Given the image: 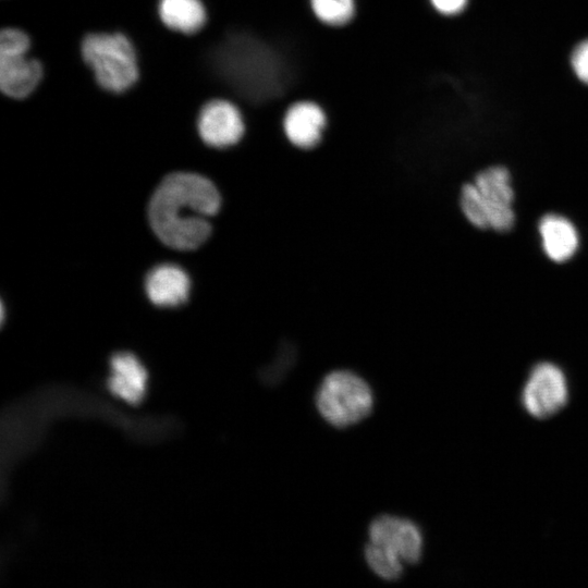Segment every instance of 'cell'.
Returning a JSON list of instances; mask_svg holds the SVG:
<instances>
[{"label":"cell","mask_w":588,"mask_h":588,"mask_svg":"<svg viewBox=\"0 0 588 588\" xmlns=\"http://www.w3.org/2000/svg\"><path fill=\"white\" fill-rule=\"evenodd\" d=\"M209 63L234 99L252 111L283 113L295 100V71L289 53L255 26L228 32L210 51Z\"/></svg>","instance_id":"6da1fadb"},{"label":"cell","mask_w":588,"mask_h":588,"mask_svg":"<svg viewBox=\"0 0 588 588\" xmlns=\"http://www.w3.org/2000/svg\"><path fill=\"white\" fill-rule=\"evenodd\" d=\"M221 206L216 185L189 172L166 176L151 196L148 218L151 229L166 245L181 250L203 245L211 233L209 217Z\"/></svg>","instance_id":"7a4b0ae2"},{"label":"cell","mask_w":588,"mask_h":588,"mask_svg":"<svg viewBox=\"0 0 588 588\" xmlns=\"http://www.w3.org/2000/svg\"><path fill=\"white\" fill-rule=\"evenodd\" d=\"M514 191L511 175L501 166L479 172L461 192V208L465 218L478 229L504 232L515 222Z\"/></svg>","instance_id":"3957f363"},{"label":"cell","mask_w":588,"mask_h":588,"mask_svg":"<svg viewBox=\"0 0 588 588\" xmlns=\"http://www.w3.org/2000/svg\"><path fill=\"white\" fill-rule=\"evenodd\" d=\"M318 413L334 428L343 429L367 418L375 405L370 385L350 370L328 373L315 394Z\"/></svg>","instance_id":"277c9868"},{"label":"cell","mask_w":588,"mask_h":588,"mask_svg":"<svg viewBox=\"0 0 588 588\" xmlns=\"http://www.w3.org/2000/svg\"><path fill=\"white\" fill-rule=\"evenodd\" d=\"M82 57L106 90L123 93L138 78L135 50L122 34L94 33L82 41Z\"/></svg>","instance_id":"5b68a950"},{"label":"cell","mask_w":588,"mask_h":588,"mask_svg":"<svg viewBox=\"0 0 588 588\" xmlns=\"http://www.w3.org/2000/svg\"><path fill=\"white\" fill-rule=\"evenodd\" d=\"M197 128L205 144L218 149L237 145L246 134L247 118L234 100L216 98L200 109Z\"/></svg>","instance_id":"8992f818"},{"label":"cell","mask_w":588,"mask_h":588,"mask_svg":"<svg viewBox=\"0 0 588 588\" xmlns=\"http://www.w3.org/2000/svg\"><path fill=\"white\" fill-rule=\"evenodd\" d=\"M567 399V380L561 368L543 362L531 369L522 393L523 405L531 416L551 417L565 406Z\"/></svg>","instance_id":"52a82bcc"},{"label":"cell","mask_w":588,"mask_h":588,"mask_svg":"<svg viewBox=\"0 0 588 588\" xmlns=\"http://www.w3.org/2000/svg\"><path fill=\"white\" fill-rule=\"evenodd\" d=\"M329 126L326 109L316 100L302 98L292 101L283 112L281 128L289 145L301 151L321 146Z\"/></svg>","instance_id":"ba28073f"},{"label":"cell","mask_w":588,"mask_h":588,"mask_svg":"<svg viewBox=\"0 0 588 588\" xmlns=\"http://www.w3.org/2000/svg\"><path fill=\"white\" fill-rule=\"evenodd\" d=\"M369 541L395 553L404 563L420 561L424 538L419 526L408 518L383 514L368 527Z\"/></svg>","instance_id":"9c48e42d"},{"label":"cell","mask_w":588,"mask_h":588,"mask_svg":"<svg viewBox=\"0 0 588 588\" xmlns=\"http://www.w3.org/2000/svg\"><path fill=\"white\" fill-rule=\"evenodd\" d=\"M145 292L156 306H180L188 299L191 279L180 266L162 264L152 268L146 275Z\"/></svg>","instance_id":"30bf717a"},{"label":"cell","mask_w":588,"mask_h":588,"mask_svg":"<svg viewBox=\"0 0 588 588\" xmlns=\"http://www.w3.org/2000/svg\"><path fill=\"white\" fill-rule=\"evenodd\" d=\"M42 77V65L27 53L0 54V88L11 98L32 94Z\"/></svg>","instance_id":"8fae6325"},{"label":"cell","mask_w":588,"mask_h":588,"mask_svg":"<svg viewBox=\"0 0 588 588\" xmlns=\"http://www.w3.org/2000/svg\"><path fill=\"white\" fill-rule=\"evenodd\" d=\"M539 234L547 257L554 262L571 259L579 245L575 225L565 217L548 213L539 221Z\"/></svg>","instance_id":"7c38bea8"},{"label":"cell","mask_w":588,"mask_h":588,"mask_svg":"<svg viewBox=\"0 0 588 588\" xmlns=\"http://www.w3.org/2000/svg\"><path fill=\"white\" fill-rule=\"evenodd\" d=\"M147 372L130 353L115 354L110 362L109 388L121 399L134 403L145 394Z\"/></svg>","instance_id":"4fadbf2b"},{"label":"cell","mask_w":588,"mask_h":588,"mask_svg":"<svg viewBox=\"0 0 588 588\" xmlns=\"http://www.w3.org/2000/svg\"><path fill=\"white\" fill-rule=\"evenodd\" d=\"M158 12L167 27L183 34L200 30L207 21L200 0H159Z\"/></svg>","instance_id":"5bb4252c"},{"label":"cell","mask_w":588,"mask_h":588,"mask_svg":"<svg viewBox=\"0 0 588 588\" xmlns=\"http://www.w3.org/2000/svg\"><path fill=\"white\" fill-rule=\"evenodd\" d=\"M315 19L332 28H341L350 23L357 13V0H308Z\"/></svg>","instance_id":"9a60e30c"},{"label":"cell","mask_w":588,"mask_h":588,"mask_svg":"<svg viewBox=\"0 0 588 588\" xmlns=\"http://www.w3.org/2000/svg\"><path fill=\"white\" fill-rule=\"evenodd\" d=\"M364 555L369 568L380 578L393 581L402 577L403 561L390 550L369 541Z\"/></svg>","instance_id":"2e32d148"},{"label":"cell","mask_w":588,"mask_h":588,"mask_svg":"<svg viewBox=\"0 0 588 588\" xmlns=\"http://www.w3.org/2000/svg\"><path fill=\"white\" fill-rule=\"evenodd\" d=\"M29 49L28 36L16 28H4L0 34V54L27 53Z\"/></svg>","instance_id":"e0dca14e"},{"label":"cell","mask_w":588,"mask_h":588,"mask_svg":"<svg viewBox=\"0 0 588 588\" xmlns=\"http://www.w3.org/2000/svg\"><path fill=\"white\" fill-rule=\"evenodd\" d=\"M569 64L578 81L588 85V38L573 48Z\"/></svg>","instance_id":"ac0fdd59"},{"label":"cell","mask_w":588,"mask_h":588,"mask_svg":"<svg viewBox=\"0 0 588 588\" xmlns=\"http://www.w3.org/2000/svg\"><path fill=\"white\" fill-rule=\"evenodd\" d=\"M428 2L440 16L453 19L465 11L469 0H428Z\"/></svg>","instance_id":"d6986e66"}]
</instances>
